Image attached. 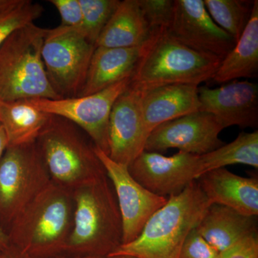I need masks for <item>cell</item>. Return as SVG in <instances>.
Returning <instances> with one entry per match:
<instances>
[{
	"mask_svg": "<svg viewBox=\"0 0 258 258\" xmlns=\"http://www.w3.org/2000/svg\"><path fill=\"white\" fill-rule=\"evenodd\" d=\"M82 24L76 28L88 42L95 45L102 30L119 5V0H79Z\"/></svg>",
	"mask_w": 258,
	"mask_h": 258,
	"instance_id": "25",
	"label": "cell"
},
{
	"mask_svg": "<svg viewBox=\"0 0 258 258\" xmlns=\"http://www.w3.org/2000/svg\"><path fill=\"white\" fill-rule=\"evenodd\" d=\"M144 45L126 48L97 47L91 57L81 94L88 96L132 77Z\"/></svg>",
	"mask_w": 258,
	"mask_h": 258,
	"instance_id": "18",
	"label": "cell"
},
{
	"mask_svg": "<svg viewBox=\"0 0 258 258\" xmlns=\"http://www.w3.org/2000/svg\"><path fill=\"white\" fill-rule=\"evenodd\" d=\"M8 147V139H7L4 128H3V125L0 123V162H1L5 150H6Z\"/></svg>",
	"mask_w": 258,
	"mask_h": 258,
	"instance_id": "33",
	"label": "cell"
},
{
	"mask_svg": "<svg viewBox=\"0 0 258 258\" xmlns=\"http://www.w3.org/2000/svg\"><path fill=\"white\" fill-rule=\"evenodd\" d=\"M134 179L159 196H175L203 174L200 156L178 152L171 157L144 151L128 166Z\"/></svg>",
	"mask_w": 258,
	"mask_h": 258,
	"instance_id": "12",
	"label": "cell"
},
{
	"mask_svg": "<svg viewBox=\"0 0 258 258\" xmlns=\"http://www.w3.org/2000/svg\"><path fill=\"white\" fill-rule=\"evenodd\" d=\"M255 217L246 216L232 209L212 204L196 229L220 253L244 237L257 233Z\"/></svg>",
	"mask_w": 258,
	"mask_h": 258,
	"instance_id": "19",
	"label": "cell"
},
{
	"mask_svg": "<svg viewBox=\"0 0 258 258\" xmlns=\"http://www.w3.org/2000/svg\"><path fill=\"white\" fill-rule=\"evenodd\" d=\"M9 245L8 234L4 229L0 227V251L7 248Z\"/></svg>",
	"mask_w": 258,
	"mask_h": 258,
	"instance_id": "34",
	"label": "cell"
},
{
	"mask_svg": "<svg viewBox=\"0 0 258 258\" xmlns=\"http://www.w3.org/2000/svg\"><path fill=\"white\" fill-rule=\"evenodd\" d=\"M198 86L171 84L141 93V103L146 130L200 110Z\"/></svg>",
	"mask_w": 258,
	"mask_h": 258,
	"instance_id": "17",
	"label": "cell"
},
{
	"mask_svg": "<svg viewBox=\"0 0 258 258\" xmlns=\"http://www.w3.org/2000/svg\"><path fill=\"white\" fill-rule=\"evenodd\" d=\"M49 29L35 24L16 30L0 47V101L60 99L51 86L42 58Z\"/></svg>",
	"mask_w": 258,
	"mask_h": 258,
	"instance_id": "6",
	"label": "cell"
},
{
	"mask_svg": "<svg viewBox=\"0 0 258 258\" xmlns=\"http://www.w3.org/2000/svg\"><path fill=\"white\" fill-rule=\"evenodd\" d=\"M221 61L190 48L167 30L154 32L144 44L129 86L139 92L171 84L199 86L212 79Z\"/></svg>",
	"mask_w": 258,
	"mask_h": 258,
	"instance_id": "4",
	"label": "cell"
},
{
	"mask_svg": "<svg viewBox=\"0 0 258 258\" xmlns=\"http://www.w3.org/2000/svg\"><path fill=\"white\" fill-rule=\"evenodd\" d=\"M152 32L144 18L138 0L120 1L111 15L95 46L126 48L142 46Z\"/></svg>",
	"mask_w": 258,
	"mask_h": 258,
	"instance_id": "20",
	"label": "cell"
},
{
	"mask_svg": "<svg viewBox=\"0 0 258 258\" xmlns=\"http://www.w3.org/2000/svg\"><path fill=\"white\" fill-rule=\"evenodd\" d=\"M21 0H0V15L13 9L20 4Z\"/></svg>",
	"mask_w": 258,
	"mask_h": 258,
	"instance_id": "32",
	"label": "cell"
},
{
	"mask_svg": "<svg viewBox=\"0 0 258 258\" xmlns=\"http://www.w3.org/2000/svg\"><path fill=\"white\" fill-rule=\"evenodd\" d=\"M212 205L198 181H193L179 195L168 198L167 203L148 220L136 240L121 244L110 256L179 258L186 237Z\"/></svg>",
	"mask_w": 258,
	"mask_h": 258,
	"instance_id": "3",
	"label": "cell"
},
{
	"mask_svg": "<svg viewBox=\"0 0 258 258\" xmlns=\"http://www.w3.org/2000/svg\"><path fill=\"white\" fill-rule=\"evenodd\" d=\"M53 258H99V257H88V256H72V255H61L58 256V257H55Z\"/></svg>",
	"mask_w": 258,
	"mask_h": 258,
	"instance_id": "35",
	"label": "cell"
},
{
	"mask_svg": "<svg viewBox=\"0 0 258 258\" xmlns=\"http://www.w3.org/2000/svg\"><path fill=\"white\" fill-rule=\"evenodd\" d=\"M152 32L168 30L174 13V0H138Z\"/></svg>",
	"mask_w": 258,
	"mask_h": 258,
	"instance_id": "27",
	"label": "cell"
},
{
	"mask_svg": "<svg viewBox=\"0 0 258 258\" xmlns=\"http://www.w3.org/2000/svg\"><path fill=\"white\" fill-rule=\"evenodd\" d=\"M147 138L141 93L128 86L112 106L108 122V157L128 166L144 152Z\"/></svg>",
	"mask_w": 258,
	"mask_h": 258,
	"instance_id": "14",
	"label": "cell"
},
{
	"mask_svg": "<svg viewBox=\"0 0 258 258\" xmlns=\"http://www.w3.org/2000/svg\"><path fill=\"white\" fill-rule=\"evenodd\" d=\"M74 226L64 254L106 258L122 244L121 217L106 175L73 191Z\"/></svg>",
	"mask_w": 258,
	"mask_h": 258,
	"instance_id": "2",
	"label": "cell"
},
{
	"mask_svg": "<svg viewBox=\"0 0 258 258\" xmlns=\"http://www.w3.org/2000/svg\"><path fill=\"white\" fill-rule=\"evenodd\" d=\"M0 258H32L24 253L14 246H8L7 248L0 251Z\"/></svg>",
	"mask_w": 258,
	"mask_h": 258,
	"instance_id": "31",
	"label": "cell"
},
{
	"mask_svg": "<svg viewBox=\"0 0 258 258\" xmlns=\"http://www.w3.org/2000/svg\"><path fill=\"white\" fill-rule=\"evenodd\" d=\"M106 258H138V257H134V256H131V255H124V254H119V255L109 256V257H107Z\"/></svg>",
	"mask_w": 258,
	"mask_h": 258,
	"instance_id": "36",
	"label": "cell"
},
{
	"mask_svg": "<svg viewBox=\"0 0 258 258\" xmlns=\"http://www.w3.org/2000/svg\"><path fill=\"white\" fill-rule=\"evenodd\" d=\"M200 111L210 113L223 127L257 128L258 85L234 81L218 88H198Z\"/></svg>",
	"mask_w": 258,
	"mask_h": 258,
	"instance_id": "15",
	"label": "cell"
},
{
	"mask_svg": "<svg viewBox=\"0 0 258 258\" xmlns=\"http://www.w3.org/2000/svg\"><path fill=\"white\" fill-rule=\"evenodd\" d=\"M258 76V1L254 0L252 14L246 28L232 50L214 75V82L225 84L240 79Z\"/></svg>",
	"mask_w": 258,
	"mask_h": 258,
	"instance_id": "21",
	"label": "cell"
},
{
	"mask_svg": "<svg viewBox=\"0 0 258 258\" xmlns=\"http://www.w3.org/2000/svg\"><path fill=\"white\" fill-rule=\"evenodd\" d=\"M218 258H258L257 233L244 237L230 248L220 252Z\"/></svg>",
	"mask_w": 258,
	"mask_h": 258,
	"instance_id": "30",
	"label": "cell"
},
{
	"mask_svg": "<svg viewBox=\"0 0 258 258\" xmlns=\"http://www.w3.org/2000/svg\"><path fill=\"white\" fill-rule=\"evenodd\" d=\"M60 15V25L71 28H79L82 24L83 13L79 0H50Z\"/></svg>",
	"mask_w": 258,
	"mask_h": 258,
	"instance_id": "29",
	"label": "cell"
},
{
	"mask_svg": "<svg viewBox=\"0 0 258 258\" xmlns=\"http://www.w3.org/2000/svg\"><path fill=\"white\" fill-rule=\"evenodd\" d=\"M96 152L116 197L123 228L122 244L129 243L139 237L148 220L167 203L169 198L159 196L144 187L134 179L128 166L112 160L96 147Z\"/></svg>",
	"mask_w": 258,
	"mask_h": 258,
	"instance_id": "10",
	"label": "cell"
},
{
	"mask_svg": "<svg viewBox=\"0 0 258 258\" xmlns=\"http://www.w3.org/2000/svg\"><path fill=\"white\" fill-rule=\"evenodd\" d=\"M125 79L103 91L88 96L28 101L40 111L73 122L85 132L96 148L108 155V122L112 106L130 84Z\"/></svg>",
	"mask_w": 258,
	"mask_h": 258,
	"instance_id": "9",
	"label": "cell"
},
{
	"mask_svg": "<svg viewBox=\"0 0 258 258\" xmlns=\"http://www.w3.org/2000/svg\"><path fill=\"white\" fill-rule=\"evenodd\" d=\"M197 181L212 204L232 209L246 216H257V177H242L220 168L204 173Z\"/></svg>",
	"mask_w": 258,
	"mask_h": 258,
	"instance_id": "16",
	"label": "cell"
},
{
	"mask_svg": "<svg viewBox=\"0 0 258 258\" xmlns=\"http://www.w3.org/2000/svg\"><path fill=\"white\" fill-rule=\"evenodd\" d=\"M50 183L36 144L8 146L0 162V227L7 231Z\"/></svg>",
	"mask_w": 258,
	"mask_h": 258,
	"instance_id": "7",
	"label": "cell"
},
{
	"mask_svg": "<svg viewBox=\"0 0 258 258\" xmlns=\"http://www.w3.org/2000/svg\"><path fill=\"white\" fill-rule=\"evenodd\" d=\"M174 3L168 33L193 50L223 60L235 42L214 22L203 0H174Z\"/></svg>",
	"mask_w": 258,
	"mask_h": 258,
	"instance_id": "13",
	"label": "cell"
},
{
	"mask_svg": "<svg viewBox=\"0 0 258 258\" xmlns=\"http://www.w3.org/2000/svg\"><path fill=\"white\" fill-rule=\"evenodd\" d=\"M35 144L53 184L74 191L106 175L92 140L66 118L51 115Z\"/></svg>",
	"mask_w": 258,
	"mask_h": 258,
	"instance_id": "5",
	"label": "cell"
},
{
	"mask_svg": "<svg viewBox=\"0 0 258 258\" xmlns=\"http://www.w3.org/2000/svg\"><path fill=\"white\" fill-rule=\"evenodd\" d=\"M220 252L208 243L196 228L186 237L179 258H218Z\"/></svg>",
	"mask_w": 258,
	"mask_h": 258,
	"instance_id": "28",
	"label": "cell"
},
{
	"mask_svg": "<svg viewBox=\"0 0 258 258\" xmlns=\"http://www.w3.org/2000/svg\"><path fill=\"white\" fill-rule=\"evenodd\" d=\"M203 174L234 164L258 169V131L241 132L238 137L218 149L200 156Z\"/></svg>",
	"mask_w": 258,
	"mask_h": 258,
	"instance_id": "23",
	"label": "cell"
},
{
	"mask_svg": "<svg viewBox=\"0 0 258 258\" xmlns=\"http://www.w3.org/2000/svg\"><path fill=\"white\" fill-rule=\"evenodd\" d=\"M216 118L203 111L195 112L158 125L149 134L144 151L164 153L171 149L202 156L223 146V130Z\"/></svg>",
	"mask_w": 258,
	"mask_h": 258,
	"instance_id": "11",
	"label": "cell"
},
{
	"mask_svg": "<svg viewBox=\"0 0 258 258\" xmlns=\"http://www.w3.org/2000/svg\"><path fill=\"white\" fill-rule=\"evenodd\" d=\"M95 49L76 28L49 29L42 58L51 86L60 98L80 96Z\"/></svg>",
	"mask_w": 258,
	"mask_h": 258,
	"instance_id": "8",
	"label": "cell"
},
{
	"mask_svg": "<svg viewBox=\"0 0 258 258\" xmlns=\"http://www.w3.org/2000/svg\"><path fill=\"white\" fill-rule=\"evenodd\" d=\"M74 215L73 191L51 182L11 222L9 243L32 258L64 255Z\"/></svg>",
	"mask_w": 258,
	"mask_h": 258,
	"instance_id": "1",
	"label": "cell"
},
{
	"mask_svg": "<svg viewBox=\"0 0 258 258\" xmlns=\"http://www.w3.org/2000/svg\"><path fill=\"white\" fill-rule=\"evenodd\" d=\"M43 11V7L39 3L21 0L13 9L0 15V47L13 32L33 24Z\"/></svg>",
	"mask_w": 258,
	"mask_h": 258,
	"instance_id": "26",
	"label": "cell"
},
{
	"mask_svg": "<svg viewBox=\"0 0 258 258\" xmlns=\"http://www.w3.org/2000/svg\"><path fill=\"white\" fill-rule=\"evenodd\" d=\"M209 15L215 23L237 42L248 23L254 1L204 0Z\"/></svg>",
	"mask_w": 258,
	"mask_h": 258,
	"instance_id": "24",
	"label": "cell"
},
{
	"mask_svg": "<svg viewBox=\"0 0 258 258\" xmlns=\"http://www.w3.org/2000/svg\"><path fill=\"white\" fill-rule=\"evenodd\" d=\"M50 116L28 100L0 101V123L6 134L8 146L35 143Z\"/></svg>",
	"mask_w": 258,
	"mask_h": 258,
	"instance_id": "22",
	"label": "cell"
}]
</instances>
